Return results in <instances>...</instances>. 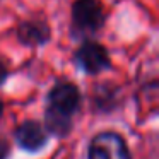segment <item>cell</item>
Here are the masks:
<instances>
[{"instance_id": "6da1fadb", "label": "cell", "mask_w": 159, "mask_h": 159, "mask_svg": "<svg viewBox=\"0 0 159 159\" xmlns=\"http://www.w3.org/2000/svg\"><path fill=\"white\" fill-rule=\"evenodd\" d=\"M89 159H132L123 137L116 132H101L91 140Z\"/></svg>"}, {"instance_id": "7a4b0ae2", "label": "cell", "mask_w": 159, "mask_h": 159, "mask_svg": "<svg viewBox=\"0 0 159 159\" xmlns=\"http://www.w3.org/2000/svg\"><path fill=\"white\" fill-rule=\"evenodd\" d=\"M75 63L89 75H96V74L103 72V70L110 69V55H108L106 48L101 46L96 41H87L80 46L74 55Z\"/></svg>"}, {"instance_id": "3957f363", "label": "cell", "mask_w": 159, "mask_h": 159, "mask_svg": "<svg viewBox=\"0 0 159 159\" xmlns=\"http://www.w3.org/2000/svg\"><path fill=\"white\" fill-rule=\"evenodd\" d=\"M72 22L80 31L93 33L104 24V12L98 0H75L72 5Z\"/></svg>"}, {"instance_id": "277c9868", "label": "cell", "mask_w": 159, "mask_h": 159, "mask_svg": "<svg viewBox=\"0 0 159 159\" xmlns=\"http://www.w3.org/2000/svg\"><path fill=\"white\" fill-rule=\"evenodd\" d=\"M80 106V93L70 82H60L48 93V108L72 116Z\"/></svg>"}, {"instance_id": "5b68a950", "label": "cell", "mask_w": 159, "mask_h": 159, "mask_svg": "<svg viewBox=\"0 0 159 159\" xmlns=\"http://www.w3.org/2000/svg\"><path fill=\"white\" fill-rule=\"evenodd\" d=\"M16 140H17L21 149H24L28 152H36L46 145L48 134H46V130L43 128L41 123H38L34 120H28L17 127Z\"/></svg>"}, {"instance_id": "8992f818", "label": "cell", "mask_w": 159, "mask_h": 159, "mask_svg": "<svg viewBox=\"0 0 159 159\" xmlns=\"http://www.w3.org/2000/svg\"><path fill=\"white\" fill-rule=\"evenodd\" d=\"M50 28L43 21H24L17 29V38L26 46H39L50 41Z\"/></svg>"}, {"instance_id": "52a82bcc", "label": "cell", "mask_w": 159, "mask_h": 159, "mask_svg": "<svg viewBox=\"0 0 159 159\" xmlns=\"http://www.w3.org/2000/svg\"><path fill=\"white\" fill-rule=\"evenodd\" d=\"M45 128L55 137H65L72 130V116L63 115L57 110H52V108H46Z\"/></svg>"}, {"instance_id": "ba28073f", "label": "cell", "mask_w": 159, "mask_h": 159, "mask_svg": "<svg viewBox=\"0 0 159 159\" xmlns=\"http://www.w3.org/2000/svg\"><path fill=\"white\" fill-rule=\"evenodd\" d=\"M9 151H11V145H9V142L5 140L4 137H0V159H7Z\"/></svg>"}, {"instance_id": "9c48e42d", "label": "cell", "mask_w": 159, "mask_h": 159, "mask_svg": "<svg viewBox=\"0 0 159 159\" xmlns=\"http://www.w3.org/2000/svg\"><path fill=\"white\" fill-rule=\"evenodd\" d=\"M7 75H9V72H7V69H5V65L2 62H0V86L5 82V79H7Z\"/></svg>"}, {"instance_id": "30bf717a", "label": "cell", "mask_w": 159, "mask_h": 159, "mask_svg": "<svg viewBox=\"0 0 159 159\" xmlns=\"http://www.w3.org/2000/svg\"><path fill=\"white\" fill-rule=\"evenodd\" d=\"M2 111H4V104H2V101H0V116H2Z\"/></svg>"}]
</instances>
